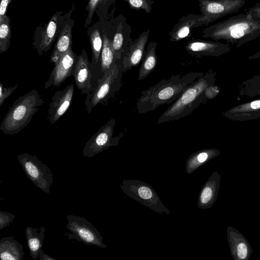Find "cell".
Listing matches in <instances>:
<instances>
[{
	"mask_svg": "<svg viewBox=\"0 0 260 260\" xmlns=\"http://www.w3.org/2000/svg\"><path fill=\"white\" fill-rule=\"evenodd\" d=\"M132 41L129 35L124 34L123 25L119 24L112 40V47L117 63H120Z\"/></svg>",
	"mask_w": 260,
	"mask_h": 260,
	"instance_id": "cell-26",
	"label": "cell"
},
{
	"mask_svg": "<svg viewBox=\"0 0 260 260\" xmlns=\"http://www.w3.org/2000/svg\"><path fill=\"white\" fill-rule=\"evenodd\" d=\"M203 75L202 72H189L174 75L168 79L160 80L141 91L136 103L137 113L145 114L160 106L173 103L190 84Z\"/></svg>",
	"mask_w": 260,
	"mask_h": 260,
	"instance_id": "cell-1",
	"label": "cell"
},
{
	"mask_svg": "<svg viewBox=\"0 0 260 260\" xmlns=\"http://www.w3.org/2000/svg\"><path fill=\"white\" fill-rule=\"evenodd\" d=\"M149 33V29H147L131 42L119 63L123 73L137 66L142 60Z\"/></svg>",
	"mask_w": 260,
	"mask_h": 260,
	"instance_id": "cell-14",
	"label": "cell"
},
{
	"mask_svg": "<svg viewBox=\"0 0 260 260\" xmlns=\"http://www.w3.org/2000/svg\"><path fill=\"white\" fill-rule=\"evenodd\" d=\"M129 7L136 10H143L147 13H150L154 2L152 0H124Z\"/></svg>",
	"mask_w": 260,
	"mask_h": 260,
	"instance_id": "cell-29",
	"label": "cell"
},
{
	"mask_svg": "<svg viewBox=\"0 0 260 260\" xmlns=\"http://www.w3.org/2000/svg\"><path fill=\"white\" fill-rule=\"evenodd\" d=\"M73 10L62 15V12H56L44 27H38L36 30L34 47L39 56L46 53L56 39L64 21L71 16Z\"/></svg>",
	"mask_w": 260,
	"mask_h": 260,
	"instance_id": "cell-10",
	"label": "cell"
},
{
	"mask_svg": "<svg viewBox=\"0 0 260 260\" xmlns=\"http://www.w3.org/2000/svg\"><path fill=\"white\" fill-rule=\"evenodd\" d=\"M17 158L27 177L32 183L45 193H50V187L54 182L50 168L36 155L27 153L19 154Z\"/></svg>",
	"mask_w": 260,
	"mask_h": 260,
	"instance_id": "cell-7",
	"label": "cell"
},
{
	"mask_svg": "<svg viewBox=\"0 0 260 260\" xmlns=\"http://www.w3.org/2000/svg\"><path fill=\"white\" fill-rule=\"evenodd\" d=\"M121 188L128 197L159 213L170 214L154 190L148 184L137 180H124Z\"/></svg>",
	"mask_w": 260,
	"mask_h": 260,
	"instance_id": "cell-8",
	"label": "cell"
},
{
	"mask_svg": "<svg viewBox=\"0 0 260 260\" xmlns=\"http://www.w3.org/2000/svg\"><path fill=\"white\" fill-rule=\"evenodd\" d=\"M10 17L6 15L0 20V54L6 52L9 48L11 29Z\"/></svg>",
	"mask_w": 260,
	"mask_h": 260,
	"instance_id": "cell-28",
	"label": "cell"
},
{
	"mask_svg": "<svg viewBox=\"0 0 260 260\" xmlns=\"http://www.w3.org/2000/svg\"><path fill=\"white\" fill-rule=\"evenodd\" d=\"M188 53L197 57L203 56L218 57L231 50L227 44L218 41L193 39L189 41L185 46Z\"/></svg>",
	"mask_w": 260,
	"mask_h": 260,
	"instance_id": "cell-15",
	"label": "cell"
},
{
	"mask_svg": "<svg viewBox=\"0 0 260 260\" xmlns=\"http://www.w3.org/2000/svg\"><path fill=\"white\" fill-rule=\"evenodd\" d=\"M24 252L22 245L11 236L0 240V257L2 260H23Z\"/></svg>",
	"mask_w": 260,
	"mask_h": 260,
	"instance_id": "cell-22",
	"label": "cell"
},
{
	"mask_svg": "<svg viewBox=\"0 0 260 260\" xmlns=\"http://www.w3.org/2000/svg\"><path fill=\"white\" fill-rule=\"evenodd\" d=\"M12 0H1L0 3V20H2L7 15L6 12L9 4Z\"/></svg>",
	"mask_w": 260,
	"mask_h": 260,
	"instance_id": "cell-33",
	"label": "cell"
},
{
	"mask_svg": "<svg viewBox=\"0 0 260 260\" xmlns=\"http://www.w3.org/2000/svg\"><path fill=\"white\" fill-rule=\"evenodd\" d=\"M203 37L239 47L260 37V17L247 10L204 29Z\"/></svg>",
	"mask_w": 260,
	"mask_h": 260,
	"instance_id": "cell-2",
	"label": "cell"
},
{
	"mask_svg": "<svg viewBox=\"0 0 260 260\" xmlns=\"http://www.w3.org/2000/svg\"><path fill=\"white\" fill-rule=\"evenodd\" d=\"M216 88L213 85H210L207 87L205 90L204 93L206 99H210L216 96L217 92H216Z\"/></svg>",
	"mask_w": 260,
	"mask_h": 260,
	"instance_id": "cell-34",
	"label": "cell"
},
{
	"mask_svg": "<svg viewBox=\"0 0 260 260\" xmlns=\"http://www.w3.org/2000/svg\"><path fill=\"white\" fill-rule=\"evenodd\" d=\"M219 154L220 151L216 148L205 149L191 154L186 161L187 173H191L194 169Z\"/></svg>",
	"mask_w": 260,
	"mask_h": 260,
	"instance_id": "cell-25",
	"label": "cell"
},
{
	"mask_svg": "<svg viewBox=\"0 0 260 260\" xmlns=\"http://www.w3.org/2000/svg\"><path fill=\"white\" fill-rule=\"evenodd\" d=\"M220 181V174L214 171L200 192L198 202L199 208L204 209L213 206L217 198Z\"/></svg>",
	"mask_w": 260,
	"mask_h": 260,
	"instance_id": "cell-18",
	"label": "cell"
},
{
	"mask_svg": "<svg viewBox=\"0 0 260 260\" xmlns=\"http://www.w3.org/2000/svg\"><path fill=\"white\" fill-rule=\"evenodd\" d=\"M44 104L41 95L33 89L16 100L0 125L5 134L13 135L25 128Z\"/></svg>",
	"mask_w": 260,
	"mask_h": 260,
	"instance_id": "cell-4",
	"label": "cell"
},
{
	"mask_svg": "<svg viewBox=\"0 0 260 260\" xmlns=\"http://www.w3.org/2000/svg\"><path fill=\"white\" fill-rule=\"evenodd\" d=\"M46 231L44 226L38 229L28 226L26 228L25 235L29 254L35 260L39 257L42 249Z\"/></svg>",
	"mask_w": 260,
	"mask_h": 260,
	"instance_id": "cell-23",
	"label": "cell"
},
{
	"mask_svg": "<svg viewBox=\"0 0 260 260\" xmlns=\"http://www.w3.org/2000/svg\"><path fill=\"white\" fill-rule=\"evenodd\" d=\"M39 260H55V259L51 256L46 254L41 249L39 255Z\"/></svg>",
	"mask_w": 260,
	"mask_h": 260,
	"instance_id": "cell-36",
	"label": "cell"
},
{
	"mask_svg": "<svg viewBox=\"0 0 260 260\" xmlns=\"http://www.w3.org/2000/svg\"><path fill=\"white\" fill-rule=\"evenodd\" d=\"M258 92L259 93H260V88H259V90H258Z\"/></svg>",
	"mask_w": 260,
	"mask_h": 260,
	"instance_id": "cell-37",
	"label": "cell"
},
{
	"mask_svg": "<svg viewBox=\"0 0 260 260\" xmlns=\"http://www.w3.org/2000/svg\"><path fill=\"white\" fill-rule=\"evenodd\" d=\"M74 22L71 16L64 21L50 56V63H55L63 54L72 48V28Z\"/></svg>",
	"mask_w": 260,
	"mask_h": 260,
	"instance_id": "cell-19",
	"label": "cell"
},
{
	"mask_svg": "<svg viewBox=\"0 0 260 260\" xmlns=\"http://www.w3.org/2000/svg\"><path fill=\"white\" fill-rule=\"evenodd\" d=\"M247 11L253 16L260 17V2L249 8Z\"/></svg>",
	"mask_w": 260,
	"mask_h": 260,
	"instance_id": "cell-35",
	"label": "cell"
},
{
	"mask_svg": "<svg viewBox=\"0 0 260 260\" xmlns=\"http://www.w3.org/2000/svg\"><path fill=\"white\" fill-rule=\"evenodd\" d=\"M15 215L9 212L0 211V230L6 228L13 222Z\"/></svg>",
	"mask_w": 260,
	"mask_h": 260,
	"instance_id": "cell-32",
	"label": "cell"
},
{
	"mask_svg": "<svg viewBox=\"0 0 260 260\" xmlns=\"http://www.w3.org/2000/svg\"><path fill=\"white\" fill-rule=\"evenodd\" d=\"M116 119L108 120L90 138L83 149V156L92 157L112 146L118 145L121 136L113 137Z\"/></svg>",
	"mask_w": 260,
	"mask_h": 260,
	"instance_id": "cell-11",
	"label": "cell"
},
{
	"mask_svg": "<svg viewBox=\"0 0 260 260\" xmlns=\"http://www.w3.org/2000/svg\"><path fill=\"white\" fill-rule=\"evenodd\" d=\"M122 74L120 65L117 63L104 73L96 87L86 95L84 105L88 114L98 104L107 105L117 93L121 87Z\"/></svg>",
	"mask_w": 260,
	"mask_h": 260,
	"instance_id": "cell-5",
	"label": "cell"
},
{
	"mask_svg": "<svg viewBox=\"0 0 260 260\" xmlns=\"http://www.w3.org/2000/svg\"><path fill=\"white\" fill-rule=\"evenodd\" d=\"M103 47L101 54L100 63L102 73L110 69L116 63L114 52L112 47V40L106 34L102 35Z\"/></svg>",
	"mask_w": 260,
	"mask_h": 260,
	"instance_id": "cell-27",
	"label": "cell"
},
{
	"mask_svg": "<svg viewBox=\"0 0 260 260\" xmlns=\"http://www.w3.org/2000/svg\"><path fill=\"white\" fill-rule=\"evenodd\" d=\"M73 77L76 85L82 94L87 95L94 89L90 62L85 49L82 50L79 55Z\"/></svg>",
	"mask_w": 260,
	"mask_h": 260,
	"instance_id": "cell-16",
	"label": "cell"
},
{
	"mask_svg": "<svg viewBox=\"0 0 260 260\" xmlns=\"http://www.w3.org/2000/svg\"><path fill=\"white\" fill-rule=\"evenodd\" d=\"M74 91V85L71 83L52 96L47 116L50 124H55L68 110L73 101Z\"/></svg>",
	"mask_w": 260,
	"mask_h": 260,
	"instance_id": "cell-13",
	"label": "cell"
},
{
	"mask_svg": "<svg viewBox=\"0 0 260 260\" xmlns=\"http://www.w3.org/2000/svg\"><path fill=\"white\" fill-rule=\"evenodd\" d=\"M102 1L88 0V4L85 8V10L87 12V16L85 18L84 24L85 27H87L91 23L95 11Z\"/></svg>",
	"mask_w": 260,
	"mask_h": 260,
	"instance_id": "cell-30",
	"label": "cell"
},
{
	"mask_svg": "<svg viewBox=\"0 0 260 260\" xmlns=\"http://www.w3.org/2000/svg\"><path fill=\"white\" fill-rule=\"evenodd\" d=\"M214 77L207 73L190 84L160 116L157 123L177 120L191 113L206 99L205 90L213 85Z\"/></svg>",
	"mask_w": 260,
	"mask_h": 260,
	"instance_id": "cell-3",
	"label": "cell"
},
{
	"mask_svg": "<svg viewBox=\"0 0 260 260\" xmlns=\"http://www.w3.org/2000/svg\"><path fill=\"white\" fill-rule=\"evenodd\" d=\"M226 233L233 258L234 260H249L253 250L246 237L238 230L229 225Z\"/></svg>",
	"mask_w": 260,
	"mask_h": 260,
	"instance_id": "cell-17",
	"label": "cell"
},
{
	"mask_svg": "<svg viewBox=\"0 0 260 260\" xmlns=\"http://www.w3.org/2000/svg\"><path fill=\"white\" fill-rule=\"evenodd\" d=\"M245 3V0H198L201 16L194 28L207 25L226 15L237 12Z\"/></svg>",
	"mask_w": 260,
	"mask_h": 260,
	"instance_id": "cell-6",
	"label": "cell"
},
{
	"mask_svg": "<svg viewBox=\"0 0 260 260\" xmlns=\"http://www.w3.org/2000/svg\"><path fill=\"white\" fill-rule=\"evenodd\" d=\"M157 45V43L156 41H151L148 44L139 69L138 78L139 81L142 80L148 77L155 68L157 62L156 53Z\"/></svg>",
	"mask_w": 260,
	"mask_h": 260,
	"instance_id": "cell-24",
	"label": "cell"
},
{
	"mask_svg": "<svg viewBox=\"0 0 260 260\" xmlns=\"http://www.w3.org/2000/svg\"><path fill=\"white\" fill-rule=\"evenodd\" d=\"M201 16V14H188L180 18L169 33L170 41L177 42L190 36Z\"/></svg>",
	"mask_w": 260,
	"mask_h": 260,
	"instance_id": "cell-21",
	"label": "cell"
},
{
	"mask_svg": "<svg viewBox=\"0 0 260 260\" xmlns=\"http://www.w3.org/2000/svg\"><path fill=\"white\" fill-rule=\"evenodd\" d=\"M79 55L75 53L72 48L63 54L54 63L48 80L45 83V89L51 87H58L67 78L73 76L74 71Z\"/></svg>",
	"mask_w": 260,
	"mask_h": 260,
	"instance_id": "cell-12",
	"label": "cell"
},
{
	"mask_svg": "<svg viewBox=\"0 0 260 260\" xmlns=\"http://www.w3.org/2000/svg\"><path fill=\"white\" fill-rule=\"evenodd\" d=\"M18 85L16 84L13 87H5L0 82V106H1L7 99L16 89Z\"/></svg>",
	"mask_w": 260,
	"mask_h": 260,
	"instance_id": "cell-31",
	"label": "cell"
},
{
	"mask_svg": "<svg viewBox=\"0 0 260 260\" xmlns=\"http://www.w3.org/2000/svg\"><path fill=\"white\" fill-rule=\"evenodd\" d=\"M67 229L69 233V240L74 239L88 245L96 246L101 248L107 246L103 242V238L96 229L86 218L69 215L66 217Z\"/></svg>",
	"mask_w": 260,
	"mask_h": 260,
	"instance_id": "cell-9",
	"label": "cell"
},
{
	"mask_svg": "<svg viewBox=\"0 0 260 260\" xmlns=\"http://www.w3.org/2000/svg\"><path fill=\"white\" fill-rule=\"evenodd\" d=\"M223 115L233 120L245 121L260 117V99L243 103L226 111Z\"/></svg>",
	"mask_w": 260,
	"mask_h": 260,
	"instance_id": "cell-20",
	"label": "cell"
}]
</instances>
